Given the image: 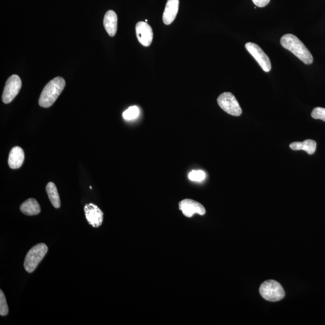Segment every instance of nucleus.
Masks as SVG:
<instances>
[{"mask_svg": "<svg viewBox=\"0 0 325 325\" xmlns=\"http://www.w3.org/2000/svg\"><path fill=\"white\" fill-rule=\"evenodd\" d=\"M84 210L88 223L94 228L100 227L104 220V213L100 208L90 203L85 205Z\"/></svg>", "mask_w": 325, "mask_h": 325, "instance_id": "9", "label": "nucleus"}, {"mask_svg": "<svg viewBox=\"0 0 325 325\" xmlns=\"http://www.w3.org/2000/svg\"><path fill=\"white\" fill-rule=\"evenodd\" d=\"M218 103L220 107L229 115L234 116H241L242 109L237 99L230 92H224L218 98Z\"/></svg>", "mask_w": 325, "mask_h": 325, "instance_id": "5", "label": "nucleus"}, {"mask_svg": "<svg viewBox=\"0 0 325 325\" xmlns=\"http://www.w3.org/2000/svg\"><path fill=\"white\" fill-rule=\"evenodd\" d=\"M25 160V152L19 146L13 147L10 150L9 156L8 164L10 168L16 169L23 165Z\"/></svg>", "mask_w": 325, "mask_h": 325, "instance_id": "12", "label": "nucleus"}, {"mask_svg": "<svg viewBox=\"0 0 325 325\" xmlns=\"http://www.w3.org/2000/svg\"><path fill=\"white\" fill-rule=\"evenodd\" d=\"M245 48L257 61L263 71L268 73L271 70V63H270L269 58L261 48L256 44L252 42L246 43Z\"/></svg>", "mask_w": 325, "mask_h": 325, "instance_id": "7", "label": "nucleus"}, {"mask_svg": "<svg viewBox=\"0 0 325 325\" xmlns=\"http://www.w3.org/2000/svg\"><path fill=\"white\" fill-rule=\"evenodd\" d=\"M139 109L137 106H132L123 113V118L126 121H131L138 117Z\"/></svg>", "mask_w": 325, "mask_h": 325, "instance_id": "17", "label": "nucleus"}, {"mask_svg": "<svg viewBox=\"0 0 325 325\" xmlns=\"http://www.w3.org/2000/svg\"><path fill=\"white\" fill-rule=\"evenodd\" d=\"M9 313V307L4 293L3 291L0 290V315L6 316L8 315Z\"/></svg>", "mask_w": 325, "mask_h": 325, "instance_id": "18", "label": "nucleus"}, {"mask_svg": "<svg viewBox=\"0 0 325 325\" xmlns=\"http://www.w3.org/2000/svg\"><path fill=\"white\" fill-rule=\"evenodd\" d=\"M22 87V82L17 75H12L6 81L2 100L5 104L11 102L18 94Z\"/></svg>", "mask_w": 325, "mask_h": 325, "instance_id": "6", "label": "nucleus"}, {"mask_svg": "<svg viewBox=\"0 0 325 325\" xmlns=\"http://www.w3.org/2000/svg\"><path fill=\"white\" fill-rule=\"evenodd\" d=\"M254 4L259 8H263L268 5L270 0H252Z\"/></svg>", "mask_w": 325, "mask_h": 325, "instance_id": "21", "label": "nucleus"}, {"mask_svg": "<svg viewBox=\"0 0 325 325\" xmlns=\"http://www.w3.org/2000/svg\"><path fill=\"white\" fill-rule=\"evenodd\" d=\"M179 209L187 218L193 217L194 214L203 215L206 213V210L203 205L191 199H185L180 201Z\"/></svg>", "mask_w": 325, "mask_h": 325, "instance_id": "8", "label": "nucleus"}, {"mask_svg": "<svg viewBox=\"0 0 325 325\" xmlns=\"http://www.w3.org/2000/svg\"><path fill=\"white\" fill-rule=\"evenodd\" d=\"M66 82L62 77H57L48 83L41 93L39 104L40 107L49 108L53 105L64 90Z\"/></svg>", "mask_w": 325, "mask_h": 325, "instance_id": "2", "label": "nucleus"}, {"mask_svg": "<svg viewBox=\"0 0 325 325\" xmlns=\"http://www.w3.org/2000/svg\"><path fill=\"white\" fill-rule=\"evenodd\" d=\"M103 24L109 35L115 36L118 29V16L116 13L113 10H109L105 14Z\"/></svg>", "mask_w": 325, "mask_h": 325, "instance_id": "13", "label": "nucleus"}, {"mask_svg": "<svg viewBox=\"0 0 325 325\" xmlns=\"http://www.w3.org/2000/svg\"><path fill=\"white\" fill-rule=\"evenodd\" d=\"M205 176L203 170H192L189 174V179L193 181H202L205 179Z\"/></svg>", "mask_w": 325, "mask_h": 325, "instance_id": "19", "label": "nucleus"}, {"mask_svg": "<svg viewBox=\"0 0 325 325\" xmlns=\"http://www.w3.org/2000/svg\"><path fill=\"white\" fill-rule=\"evenodd\" d=\"M280 42L285 49L292 52L304 63L310 64L313 62L312 54L295 35L287 34L281 37Z\"/></svg>", "mask_w": 325, "mask_h": 325, "instance_id": "1", "label": "nucleus"}, {"mask_svg": "<svg viewBox=\"0 0 325 325\" xmlns=\"http://www.w3.org/2000/svg\"><path fill=\"white\" fill-rule=\"evenodd\" d=\"M137 38L143 46L149 47L153 39V32L151 28L146 22L140 21L136 26Z\"/></svg>", "mask_w": 325, "mask_h": 325, "instance_id": "10", "label": "nucleus"}, {"mask_svg": "<svg viewBox=\"0 0 325 325\" xmlns=\"http://www.w3.org/2000/svg\"><path fill=\"white\" fill-rule=\"evenodd\" d=\"M311 116L315 119H321L325 122V108L316 107L311 113Z\"/></svg>", "mask_w": 325, "mask_h": 325, "instance_id": "20", "label": "nucleus"}, {"mask_svg": "<svg viewBox=\"0 0 325 325\" xmlns=\"http://www.w3.org/2000/svg\"><path fill=\"white\" fill-rule=\"evenodd\" d=\"M46 190L51 203L54 207L59 208L61 205L60 197L55 184L53 182L48 183Z\"/></svg>", "mask_w": 325, "mask_h": 325, "instance_id": "16", "label": "nucleus"}, {"mask_svg": "<svg viewBox=\"0 0 325 325\" xmlns=\"http://www.w3.org/2000/svg\"><path fill=\"white\" fill-rule=\"evenodd\" d=\"M290 148L295 150H304L309 155H312L316 151L317 143L313 140L307 139L302 142L292 143L290 145Z\"/></svg>", "mask_w": 325, "mask_h": 325, "instance_id": "15", "label": "nucleus"}, {"mask_svg": "<svg viewBox=\"0 0 325 325\" xmlns=\"http://www.w3.org/2000/svg\"><path fill=\"white\" fill-rule=\"evenodd\" d=\"M259 291L263 298L270 302H277L285 296V292L282 286L274 280H268L263 283Z\"/></svg>", "mask_w": 325, "mask_h": 325, "instance_id": "4", "label": "nucleus"}, {"mask_svg": "<svg viewBox=\"0 0 325 325\" xmlns=\"http://www.w3.org/2000/svg\"><path fill=\"white\" fill-rule=\"evenodd\" d=\"M179 9V0H167L163 15V23L169 25L175 20Z\"/></svg>", "mask_w": 325, "mask_h": 325, "instance_id": "11", "label": "nucleus"}, {"mask_svg": "<svg viewBox=\"0 0 325 325\" xmlns=\"http://www.w3.org/2000/svg\"><path fill=\"white\" fill-rule=\"evenodd\" d=\"M20 210L23 214L27 215H35L40 213V207L37 201L30 198L20 205Z\"/></svg>", "mask_w": 325, "mask_h": 325, "instance_id": "14", "label": "nucleus"}, {"mask_svg": "<svg viewBox=\"0 0 325 325\" xmlns=\"http://www.w3.org/2000/svg\"><path fill=\"white\" fill-rule=\"evenodd\" d=\"M47 252L48 247L46 244H39L34 246L27 253L24 263L26 271L29 273L33 272L42 261Z\"/></svg>", "mask_w": 325, "mask_h": 325, "instance_id": "3", "label": "nucleus"}]
</instances>
